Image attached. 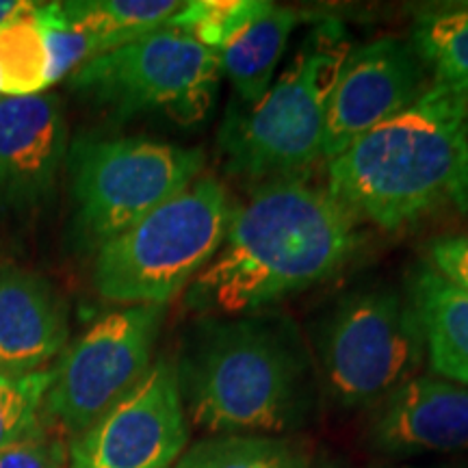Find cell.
Segmentation results:
<instances>
[{"label":"cell","mask_w":468,"mask_h":468,"mask_svg":"<svg viewBox=\"0 0 468 468\" xmlns=\"http://www.w3.org/2000/svg\"><path fill=\"white\" fill-rule=\"evenodd\" d=\"M33 7L35 3H27V0H0V28Z\"/></svg>","instance_id":"cell-26"},{"label":"cell","mask_w":468,"mask_h":468,"mask_svg":"<svg viewBox=\"0 0 468 468\" xmlns=\"http://www.w3.org/2000/svg\"><path fill=\"white\" fill-rule=\"evenodd\" d=\"M183 3L176 0H72L61 3L63 14L96 39L102 55L145 33L165 27Z\"/></svg>","instance_id":"cell-18"},{"label":"cell","mask_w":468,"mask_h":468,"mask_svg":"<svg viewBox=\"0 0 468 468\" xmlns=\"http://www.w3.org/2000/svg\"><path fill=\"white\" fill-rule=\"evenodd\" d=\"M37 7V3H35ZM35 7L0 28L3 96L22 98L48 90V50Z\"/></svg>","instance_id":"cell-20"},{"label":"cell","mask_w":468,"mask_h":468,"mask_svg":"<svg viewBox=\"0 0 468 468\" xmlns=\"http://www.w3.org/2000/svg\"><path fill=\"white\" fill-rule=\"evenodd\" d=\"M68 148L57 96H0V210L17 218L39 213L55 197Z\"/></svg>","instance_id":"cell-12"},{"label":"cell","mask_w":468,"mask_h":468,"mask_svg":"<svg viewBox=\"0 0 468 468\" xmlns=\"http://www.w3.org/2000/svg\"><path fill=\"white\" fill-rule=\"evenodd\" d=\"M430 85L410 42L379 37L351 48L327 107L321 156L332 161L362 134L417 102Z\"/></svg>","instance_id":"cell-11"},{"label":"cell","mask_w":468,"mask_h":468,"mask_svg":"<svg viewBox=\"0 0 468 468\" xmlns=\"http://www.w3.org/2000/svg\"><path fill=\"white\" fill-rule=\"evenodd\" d=\"M349 52L341 27H314L259 102L234 101L218 139L226 172L265 185L300 178L319 161L327 107Z\"/></svg>","instance_id":"cell-4"},{"label":"cell","mask_w":468,"mask_h":468,"mask_svg":"<svg viewBox=\"0 0 468 468\" xmlns=\"http://www.w3.org/2000/svg\"><path fill=\"white\" fill-rule=\"evenodd\" d=\"M176 371L186 414L213 436H278L310 410L306 347L282 314L202 319Z\"/></svg>","instance_id":"cell-3"},{"label":"cell","mask_w":468,"mask_h":468,"mask_svg":"<svg viewBox=\"0 0 468 468\" xmlns=\"http://www.w3.org/2000/svg\"><path fill=\"white\" fill-rule=\"evenodd\" d=\"M68 308L55 286L20 267L0 269V371H42L68 345Z\"/></svg>","instance_id":"cell-14"},{"label":"cell","mask_w":468,"mask_h":468,"mask_svg":"<svg viewBox=\"0 0 468 468\" xmlns=\"http://www.w3.org/2000/svg\"><path fill=\"white\" fill-rule=\"evenodd\" d=\"M204 163L200 148L148 137H76L66 156L74 245L96 254L196 183Z\"/></svg>","instance_id":"cell-6"},{"label":"cell","mask_w":468,"mask_h":468,"mask_svg":"<svg viewBox=\"0 0 468 468\" xmlns=\"http://www.w3.org/2000/svg\"><path fill=\"white\" fill-rule=\"evenodd\" d=\"M68 447L69 441L39 423L37 430L0 452V468H68Z\"/></svg>","instance_id":"cell-24"},{"label":"cell","mask_w":468,"mask_h":468,"mask_svg":"<svg viewBox=\"0 0 468 468\" xmlns=\"http://www.w3.org/2000/svg\"><path fill=\"white\" fill-rule=\"evenodd\" d=\"M327 393L341 406L382 401L414 378L425 358L412 302L388 286L347 292L319 336Z\"/></svg>","instance_id":"cell-8"},{"label":"cell","mask_w":468,"mask_h":468,"mask_svg":"<svg viewBox=\"0 0 468 468\" xmlns=\"http://www.w3.org/2000/svg\"><path fill=\"white\" fill-rule=\"evenodd\" d=\"M271 5L267 0H193L183 3L167 25L180 28L204 48L219 55L230 39L259 20Z\"/></svg>","instance_id":"cell-21"},{"label":"cell","mask_w":468,"mask_h":468,"mask_svg":"<svg viewBox=\"0 0 468 468\" xmlns=\"http://www.w3.org/2000/svg\"><path fill=\"white\" fill-rule=\"evenodd\" d=\"M174 468H308V462L280 436L221 434L191 444Z\"/></svg>","instance_id":"cell-19"},{"label":"cell","mask_w":468,"mask_h":468,"mask_svg":"<svg viewBox=\"0 0 468 468\" xmlns=\"http://www.w3.org/2000/svg\"><path fill=\"white\" fill-rule=\"evenodd\" d=\"M221 76L213 50L165 25L87 61L68 87L117 120L161 113L178 124H196L213 109Z\"/></svg>","instance_id":"cell-7"},{"label":"cell","mask_w":468,"mask_h":468,"mask_svg":"<svg viewBox=\"0 0 468 468\" xmlns=\"http://www.w3.org/2000/svg\"><path fill=\"white\" fill-rule=\"evenodd\" d=\"M410 302L423 332L431 373L468 386V292L430 265H420L410 280Z\"/></svg>","instance_id":"cell-15"},{"label":"cell","mask_w":468,"mask_h":468,"mask_svg":"<svg viewBox=\"0 0 468 468\" xmlns=\"http://www.w3.org/2000/svg\"><path fill=\"white\" fill-rule=\"evenodd\" d=\"M165 306H126L98 319L52 368L42 423L66 441L113 408L152 367Z\"/></svg>","instance_id":"cell-9"},{"label":"cell","mask_w":468,"mask_h":468,"mask_svg":"<svg viewBox=\"0 0 468 468\" xmlns=\"http://www.w3.org/2000/svg\"><path fill=\"white\" fill-rule=\"evenodd\" d=\"M0 96H3V79H0Z\"/></svg>","instance_id":"cell-27"},{"label":"cell","mask_w":468,"mask_h":468,"mask_svg":"<svg viewBox=\"0 0 468 468\" xmlns=\"http://www.w3.org/2000/svg\"><path fill=\"white\" fill-rule=\"evenodd\" d=\"M360 245L358 219L327 189L282 178L261 185L213 261L186 289L185 303L207 317L261 313L335 276Z\"/></svg>","instance_id":"cell-1"},{"label":"cell","mask_w":468,"mask_h":468,"mask_svg":"<svg viewBox=\"0 0 468 468\" xmlns=\"http://www.w3.org/2000/svg\"><path fill=\"white\" fill-rule=\"evenodd\" d=\"M327 193L382 230L468 213V96L431 83L417 102L327 161Z\"/></svg>","instance_id":"cell-2"},{"label":"cell","mask_w":468,"mask_h":468,"mask_svg":"<svg viewBox=\"0 0 468 468\" xmlns=\"http://www.w3.org/2000/svg\"><path fill=\"white\" fill-rule=\"evenodd\" d=\"M297 22V11L271 5L219 52L221 74L230 79L239 102L256 104L265 96Z\"/></svg>","instance_id":"cell-16"},{"label":"cell","mask_w":468,"mask_h":468,"mask_svg":"<svg viewBox=\"0 0 468 468\" xmlns=\"http://www.w3.org/2000/svg\"><path fill=\"white\" fill-rule=\"evenodd\" d=\"M48 368L33 373L0 371V452L37 430L50 386Z\"/></svg>","instance_id":"cell-22"},{"label":"cell","mask_w":468,"mask_h":468,"mask_svg":"<svg viewBox=\"0 0 468 468\" xmlns=\"http://www.w3.org/2000/svg\"><path fill=\"white\" fill-rule=\"evenodd\" d=\"M427 259L438 276L468 292V234L434 239L427 248Z\"/></svg>","instance_id":"cell-25"},{"label":"cell","mask_w":468,"mask_h":468,"mask_svg":"<svg viewBox=\"0 0 468 468\" xmlns=\"http://www.w3.org/2000/svg\"><path fill=\"white\" fill-rule=\"evenodd\" d=\"M35 16H37L39 27L44 31L46 50H48L50 85L69 79L80 66L102 55L96 39L63 14L61 3H37Z\"/></svg>","instance_id":"cell-23"},{"label":"cell","mask_w":468,"mask_h":468,"mask_svg":"<svg viewBox=\"0 0 468 468\" xmlns=\"http://www.w3.org/2000/svg\"><path fill=\"white\" fill-rule=\"evenodd\" d=\"M371 441L386 453L468 449V386L414 376L379 401Z\"/></svg>","instance_id":"cell-13"},{"label":"cell","mask_w":468,"mask_h":468,"mask_svg":"<svg viewBox=\"0 0 468 468\" xmlns=\"http://www.w3.org/2000/svg\"><path fill=\"white\" fill-rule=\"evenodd\" d=\"M410 44L431 76V83L468 96V5L419 14Z\"/></svg>","instance_id":"cell-17"},{"label":"cell","mask_w":468,"mask_h":468,"mask_svg":"<svg viewBox=\"0 0 468 468\" xmlns=\"http://www.w3.org/2000/svg\"><path fill=\"white\" fill-rule=\"evenodd\" d=\"M237 208L218 178L200 176L96 251L93 286L115 303L167 306L218 254Z\"/></svg>","instance_id":"cell-5"},{"label":"cell","mask_w":468,"mask_h":468,"mask_svg":"<svg viewBox=\"0 0 468 468\" xmlns=\"http://www.w3.org/2000/svg\"><path fill=\"white\" fill-rule=\"evenodd\" d=\"M189 423L178 371L152 362L133 390L69 441L68 468H169L185 453Z\"/></svg>","instance_id":"cell-10"}]
</instances>
